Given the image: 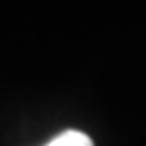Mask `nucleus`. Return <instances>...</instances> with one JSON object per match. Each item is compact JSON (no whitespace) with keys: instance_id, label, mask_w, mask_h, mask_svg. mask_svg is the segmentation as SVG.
<instances>
[{"instance_id":"1","label":"nucleus","mask_w":146,"mask_h":146,"mask_svg":"<svg viewBox=\"0 0 146 146\" xmlns=\"http://www.w3.org/2000/svg\"><path fill=\"white\" fill-rule=\"evenodd\" d=\"M45 146H92L90 137L86 135V133H80V131H64L60 133L58 137H54V140L50 142V144Z\"/></svg>"}]
</instances>
